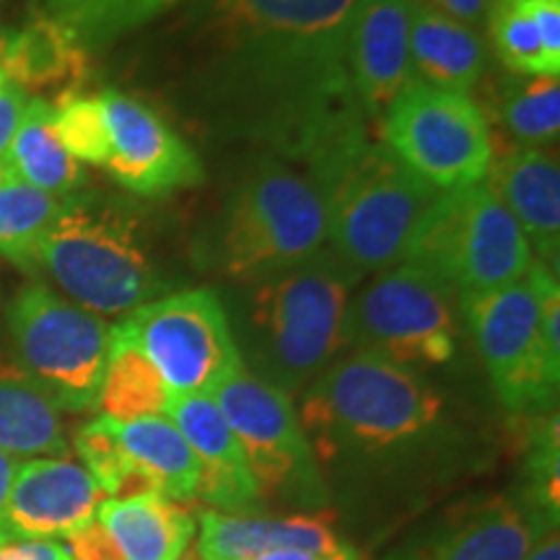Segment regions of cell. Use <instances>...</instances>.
I'll return each instance as SVG.
<instances>
[{
    "label": "cell",
    "mask_w": 560,
    "mask_h": 560,
    "mask_svg": "<svg viewBox=\"0 0 560 560\" xmlns=\"http://www.w3.org/2000/svg\"><path fill=\"white\" fill-rule=\"evenodd\" d=\"M361 0H192L174 30L170 100L213 140L306 166L374 128L355 96Z\"/></svg>",
    "instance_id": "1"
},
{
    "label": "cell",
    "mask_w": 560,
    "mask_h": 560,
    "mask_svg": "<svg viewBox=\"0 0 560 560\" xmlns=\"http://www.w3.org/2000/svg\"><path fill=\"white\" fill-rule=\"evenodd\" d=\"M304 429L319 470H389L444 450L452 439L444 397L416 369L353 350L301 397Z\"/></svg>",
    "instance_id": "2"
},
{
    "label": "cell",
    "mask_w": 560,
    "mask_h": 560,
    "mask_svg": "<svg viewBox=\"0 0 560 560\" xmlns=\"http://www.w3.org/2000/svg\"><path fill=\"white\" fill-rule=\"evenodd\" d=\"M304 170L325 202L327 247L363 278L402 262L420 219L439 198L374 128L340 140Z\"/></svg>",
    "instance_id": "3"
},
{
    "label": "cell",
    "mask_w": 560,
    "mask_h": 560,
    "mask_svg": "<svg viewBox=\"0 0 560 560\" xmlns=\"http://www.w3.org/2000/svg\"><path fill=\"white\" fill-rule=\"evenodd\" d=\"M361 280L327 247L280 276L249 283L242 319L255 376L293 395L342 359L348 304Z\"/></svg>",
    "instance_id": "4"
},
{
    "label": "cell",
    "mask_w": 560,
    "mask_h": 560,
    "mask_svg": "<svg viewBox=\"0 0 560 560\" xmlns=\"http://www.w3.org/2000/svg\"><path fill=\"white\" fill-rule=\"evenodd\" d=\"M39 268L94 314H130L170 291L136 208L102 195L62 198Z\"/></svg>",
    "instance_id": "5"
},
{
    "label": "cell",
    "mask_w": 560,
    "mask_h": 560,
    "mask_svg": "<svg viewBox=\"0 0 560 560\" xmlns=\"http://www.w3.org/2000/svg\"><path fill=\"white\" fill-rule=\"evenodd\" d=\"M327 249V215L319 187L304 166L276 156L242 174L223 202L215 262L249 285L296 268Z\"/></svg>",
    "instance_id": "6"
},
{
    "label": "cell",
    "mask_w": 560,
    "mask_h": 560,
    "mask_svg": "<svg viewBox=\"0 0 560 560\" xmlns=\"http://www.w3.org/2000/svg\"><path fill=\"white\" fill-rule=\"evenodd\" d=\"M454 293L490 291L527 278L535 265L520 223L486 182L439 192L402 257Z\"/></svg>",
    "instance_id": "7"
},
{
    "label": "cell",
    "mask_w": 560,
    "mask_h": 560,
    "mask_svg": "<svg viewBox=\"0 0 560 560\" xmlns=\"http://www.w3.org/2000/svg\"><path fill=\"white\" fill-rule=\"evenodd\" d=\"M346 338L348 348L416 371L450 363L459 338L454 291L418 265H392L353 291Z\"/></svg>",
    "instance_id": "8"
},
{
    "label": "cell",
    "mask_w": 560,
    "mask_h": 560,
    "mask_svg": "<svg viewBox=\"0 0 560 560\" xmlns=\"http://www.w3.org/2000/svg\"><path fill=\"white\" fill-rule=\"evenodd\" d=\"M21 371L60 410H96L109 359V327L100 314L70 304L47 285L30 283L9 310Z\"/></svg>",
    "instance_id": "9"
},
{
    "label": "cell",
    "mask_w": 560,
    "mask_h": 560,
    "mask_svg": "<svg viewBox=\"0 0 560 560\" xmlns=\"http://www.w3.org/2000/svg\"><path fill=\"white\" fill-rule=\"evenodd\" d=\"M380 138L408 170L446 192L488 179L493 138L467 94L410 81L380 120Z\"/></svg>",
    "instance_id": "10"
},
{
    "label": "cell",
    "mask_w": 560,
    "mask_h": 560,
    "mask_svg": "<svg viewBox=\"0 0 560 560\" xmlns=\"http://www.w3.org/2000/svg\"><path fill=\"white\" fill-rule=\"evenodd\" d=\"M120 325L164 380L170 397L210 395L244 369L229 314L208 289L166 293Z\"/></svg>",
    "instance_id": "11"
},
{
    "label": "cell",
    "mask_w": 560,
    "mask_h": 560,
    "mask_svg": "<svg viewBox=\"0 0 560 560\" xmlns=\"http://www.w3.org/2000/svg\"><path fill=\"white\" fill-rule=\"evenodd\" d=\"M459 310L503 408L520 416L556 408L560 363L545 348L529 272L501 289L459 293Z\"/></svg>",
    "instance_id": "12"
},
{
    "label": "cell",
    "mask_w": 560,
    "mask_h": 560,
    "mask_svg": "<svg viewBox=\"0 0 560 560\" xmlns=\"http://www.w3.org/2000/svg\"><path fill=\"white\" fill-rule=\"evenodd\" d=\"M213 400L242 441L260 499L268 495L301 506H322V470L291 395L244 366L213 392Z\"/></svg>",
    "instance_id": "13"
},
{
    "label": "cell",
    "mask_w": 560,
    "mask_h": 560,
    "mask_svg": "<svg viewBox=\"0 0 560 560\" xmlns=\"http://www.w3.org/2000/svg\"><path fill=\"white\" fill-rule=\"evenodd\" d=\"M109 159L104 164L117 185L140 198H164L202 182V164L192 145L166 117L136 96L104 91Z\"/></svg>",
    "instance_id": "14"
},
{
    "label": "cell",
    "mask_w": 560,
    "mask_h": 560,
    "mask_svg": "<svg viewBox=\"0 0 560 560\" xmlns=\"http://www.w3.org/2000/svg\"><path fill=\"white\" fill-rule=\"evenodd\" d=\"M102 495L79 462L66 457L24 462L0 520V542L68 540L96 520Z\"/></svg>",
    "instance_id": "15"
},
{
    "label": "cell",
    "mask_w": 560,
    "mask_h": 560,
    "mask_svg": "<svg viewBox=\"0 0 560 560\" xmlns=\"http://www.w3.org/2000/svg\"><path fill=\"white\" fill-rule=\"evenodd\" d=\"M166 416L187 439L198 459V493L202 501L226 514H249L260 503V488L252 478L242 441L210 395L170 397Z\"/></svg>",
    "instance_id": "16"
},
{
    "label": "cell",
    "mask_w": 560,
    "mask_h": 560,
    "mask_svg": "<svg viewBox=\"0 0 560 560\" xmlns=\"http://www.w3.org/2000/svg\"><path fill=\"white\" fill-rule=\"evenodd\" d=\"M410 13L412 0H361L355 11L350 73L355 96L374 125L412 81Z\"/></svg>",
    "instance_id": "17"
},
{
    "label": "cell",
    "mask_w": 560,
    "mask_h": 560,
    "mask_svg": "<svg viewBox=\"0 0 560 560\" xmlns=\"http://www.w3.org/2000/svg\"><path fill=\"white\" fill-rule=\"evenodd\" d=\"M488 185L509 208L527 240L532 257L558 272L560 260V166L545 149L514 145L493 156Z\"/></svg>",
    "instance_id": "18"
},
{
    "label": "cell",
    "mask_w": 560,
    "mask_h": 560,
    "mask_svg": "<svg viewBox=\"0 0 560 560\" xmlns=\"http://www.w3.org/2000/svg\"><path fill=\"white\" fill-rule=\"evenodd\" d=\"M270 550H299L327 560H361L330 524L312 516L265 520L255 514H226L208 509L200 514V560H249Z\"/></svg>",
    "instance_id": "19"
},
{
    "label": "cell",
    "mask_w": 560,
    "mask_h": 560,
    "mask_svg": "<svg viewBox=\"0 0 560 560\" xmlns=\"http://www.w3.org/2000/svg\"><path fill=\"white\" fill-rule=\"evenodd\" d=\"M558 520L524 495H499L459 520L425 560H524Z\"/></svg>",
    "instance_id": "20"
},
{
    "label": "cell",
    "mask_w": 560,
    "mask_h": 560,
    "mask_svg": "<svg viewBox=\"0 0 560 560\" xmlns=\"http://www.w3.org/2000/svg\"><path fill=\"white\" fill-rule=\"evenodd\" d=\"M0 73L26 96L32 94V100L55 96L62 102L79 94V86L86 81L89 52L60 24L45 13H34L24 26H16L5 45Z\"/></svg>",
    "instance_id": "21"
},
{
    "label": "cell",
    "mask_w": 560,
    "mask_h": 560,
    "mask_svg": "<svg viewBox=\"0 0 560 560\" xmlns=\"http://www.w3.org/2000/svg\"><path fill=\"white\" fill-rule=\"evenodd\" d=\"M490 52L482 32L446 16L425 0H412L410 68L412 81L467 94L486 75Z\"/></svg>",
    "instance_id": "22"
},
{
    "label": "cell",
    "mask_w": 560,
    "mask_h": 560,
    "mask_svg": "<svg viewBox=\"0 0 560 560\" xmlns=\"http://www.w3.org/2000/svg\"><path fill=\"white\" fill-rule=\"evenodd\" d=\"M125 560H179L195 535V516L161 493L107 499L96 509Z\"/></svg>",
    "instance_id": "23"
},
{
    "label": "cell",
    "mask_w": 560,
    "mask_h": 560,
    "mask_svg": "<svg viewBox=\"0 0 560 560\" xmlns=\"http://www.w3.org/2000/svg\"><path fill=\"white\" fill-rule=\"evenodd\" d=\"M0 452L11 457H66L60 408L21 369H0Z\"/></svg>",
    "instance_id": "24"
},
{
    "label": "cell",
    "mask_w": 560,
    "mask_h": 560,
    "mask_svg": "<svg viewBox=\"0 0 560 560\" xmlns=\"http://www.w3.org/2000/svg\"><path fill=\"white\" fill-rule=\"evenodd\" d=\"M52 117L55 107L50 102L30 96L5 164L37 190L68 198L83 185V172L60 143Z\"/></svg>",
    "instance_id": "25"
},
{
    "label": "cell",
    "mask_w": 560,
    "mask_h": 560,
    "mask_svg": "<svg viewBox=\"0 0 560 560\" xmlns=\"http://www.w3.org/2000/svg\"><path fill=\"white\" fill-rule=\"evenodd\" d=\"M170 389L122 325L109 327V359L100 392L102 416L117 423L164 416Z\"/></svg>",
    "instance_id": "26"
},
{
    "label": "cell",
    "mask_w": 560,
    "mask_h": 560,
    "mask_svg": "<svg viewBox=\"0 0 560 560\" xmlns=\"http://www.w3.org/2000/svg\"><path fill=\"white\" fill-rule=\"evenodd\" d=\"M117 433L125 452L151 475L161 495L177 503L195 499L200 480L198 459L166 412L117 423Z\"/></svg>",
    "instance_id": "27"
},
{
    "label": "cell",
    "mask_w": 560,
    "mask_h": 560,
    "mask_svg": "<svg viewBox=\"0 0 560 560\" xmlns=\"http://www.w3.org/2000/svg\"><path fill=\"white\" fill-rule=\"evenodd\" d=\"M62 208V198L24 182L0 164V255L21 270H39V247Z\"/></svg>",
    "instance_id": "28"
},
{
    "label": "cell",
    "mask_w": 560,
    "mask_h": 560,
    "mask_svg": "<svg viewBox=\"0 0 560 560\" xmlns=\"http://www.w3.org/2000/svg\"><path fill=\"white\" fill-rule=\"evenodd\" d=\"M495 115L520 145L545 149L560 136L558 75L509 73L495 89Z\"/></svg>",
    "instance_id": "29"
},
{
    "label": "cell",
    "mask_w": 560,
    "mask_h": 560,
    "mask_svg": "<svg viewBox=\"0 0 560 560\" xmlns=\"http://www.w3.org/2000/svg\"><path fill=\"white\" fill-rule=\"evenodd\" d=\"M164 0H45V16L73 34L83 50H100L151 21Z\"/></svg>",
    "instance_id": "30"
},
{
    "label": "cell",
    "mask_w": 560,
    "mask_h": 560,
    "mask_svg": "<svg viewBox=\"0 0 560 560\" xmlns=\"http://www.w3.org/2000/svg\"><path fill=\"white\" fill-rule=\"evenodd\" d=\"M75 452L96 486L109 499H138L145 493H159L156 482L136 459L125 452L117 420L107 416L94 418L75 433Z\"/></svg>",
    "instance_id": "31"
},
{
    "label": "cell",
    "mask_w": 560,
    "mask_h": 560,
    "mask_svg": "<svg viewBox=\"0 0 560 560\" xmlns=\"http://www.w3.org/2000/svg\"><path fill=\"white\" fill-rule=\"evenodd\" d=\"M486 30L490 45L509 73L520 75H560V60L545 50L527 0H493Z\"/></svg>",
    "instance_id": "32"
},
{
    "label": "cell",
    "mask_w": 560,
    "mask_h": 560,
    "mask_svg": "<svg viewBox=\"0 0 560 560\" xmlns=\"http://www.w3.org/2000/svg\"><path fill=\"white\" fill-rule=\"evenodd\" d=\"M60 143L75 161L104 166L109 159V128L102 96L70 94L55 104L52 117Z\"/></svg>",
    "instance_id": "33"
},
{
    "label": "cell",
    "mask_w": 560,
    "mask_h": 560,
    "mask_svg": "<svg viewBox=\"0 0 560 560\" xmlns=\"http://www.w3.org/2000/svg\"><path fill=\"white\" fill-rule=\"evenodd\" d=\"M66 550L73 560H125L117 542L112 540V535L104 529L100 520H94L81 532H75L73 537H68Z\"/></svg>",
    "instance_id": "34"
},
{
    "label": "cell",
    "mask_w": 560,
    "mask_h": 560,
    "mask_svg": "<svg viewBox=\"0 0 560 560\" xmlns=\"http://www.w3.org/2000/svg\"><path fill=\"white\" fill-rule=\"evenodd\" d=\"M26 102H30V96L19 86H13V83L5 81L0 86V164H5V159H9L11 143L16 138Z\"/></svg>",
    "instance_id": "35"
},
{
    "label": "cell",
    "mask_w": 560,
    "mask_h": 560,
    "mask_svg": "<svg viewBox=\"0 0 560 560\" xmlns=\"http://www.w3.org/2000/svg\"><path fill=\"white\" fill-rule=\"evenodd\" d=\"M527 9L535 19L545 50L560 60V0H527Z\"/></svg>",
    "instance_id": "36"
},
{
    "label": "cell",
    "mask_w": 560,
    "mask_h": 560,
    "mask_svg": "<svg viewBox=\"0 0 560 560\" xmlns=\"http://www.w3.org/2000/svg\"><path fill=\"white\" fill-rule=\"evenodd\" d=\"M5 560H73L66 545L55 540H11L0 542Z\"/></svg>",
    "instance_id": "37"
},
{
    "label": "cell",
    "mask_w": 560,
    "mask_h": 560,
    "mask_svg": "<svg viewBox=\"0 0 560 560\" xmlns=\"http://www.w3.org/2000/svg\"><path fill=\"white\" fill-rule=\"evenodd\" d=\"M433 9L444 11L446 16L462 21V24L472 26V30L482 32L488 24V13L493 0H425Z\"/></svg>",
    "instance_id": "38"
},
{
    "label": "cell",
    "mask_w": 560,
    "mask_h": 560,
    "mask_svg": "<svg viewBox=\"0 0 560 560\" xmlns=\"http://www.w3.org/2000/svg\"><path fill=\"white\" fill-rule=\"evenodd\" d=\"M16 470H19L16 457L0 452V520H3V511H5V503H9V493H11L13 478H16Z\"/></svg>",
    "instance_id": "39"
},
{
    "label": "cell",
    "mask_w": 560,
    "mask_h": 560,
    "mask_svg": "<svg viewBox=\"0 0 560 560\" xmlns=\"http://www.w3.org/2000/svg\"><path fill=\"white\" fill-rule=\"evenodd\" d=\"M524 560H560V540H558V529H550L548 535H542L537 540L535 548L527 552Z\"/></svg>",
    "instance_id": "40"
},
{
    "label": "cell",
    "mask_w": 560,
    "mask_h": 560,
    "mask_svg": "<svg viewBox=\"0 0 560 560\" xmlns=\"http://www.w3.org/2000/svg\"><path fill=\"white\" fill-rule=\"evenodd\" d=\"M249 560H327V558L306 556V552H299V550H270V552H262V556H255Z\"/></svg>",
    "instance_id": "41"
},
{
    "label": "cell",
    "mask_w": 560,
    "mask_h": 560,
    "mask_svg": "<svg viewBox=\"0 0 560 560\" xmlns=\"http://www.w3.org/2000/svg\"><path fill=\"white\" fill-rule=\"evenodd\" d=\"M13 32H16V26L5 24V21H0V55H3L5 45H9V39L13 37Z\"/></svg>",
    "instance_id": "42"
},
{
    "label": "cell",
    "mask_w": 560,
    "mask_h": 560,
    "mask_svg": "<svg viewBox=\"0 0 560 560\" xmlns=\"http://www.w3.org/2000/svg\"><path fill=\"white\" fill-rule=\"evenodd\" d=\"M34 3H37V0H0V13L16 9V5H34Z\"/></svg>",
    "instance_id": "43"
},
{
    "label": "cell",
    "mask_w": 560,
    "mask_h": 560,
    "mask_svg": "<svg viewBox=\"0 0 560 560\" xmlns=\"http://www.w3.org/2000/svg\"><path fill=\"white\" fill-rule=\"evenodd\" d=\"M179 560H200V556L195 550H190V552H185V556H182Z\"/></svg>",
    "instance_id": "44"
},
{
    "label": "cell",
    "mask_w": 560,
    "mask_h": 560,
    "mask_svg": "<svg viewBox=\"0 0 560 560\" xmlns=\"http://www.w3.org/2000/svg\"><path fill=\"white\" fill-rule=\"evenodd\" d=\"M164 3H166V5H172V3H177V0H164Z\"/></svg>",
    "instance_id": "45"
},
{
    "label": "cell",
    "mask_w": 560,
    "mask_h": 560,
    "mask_svg": "<svg viewBox=\"0 0 560 560\" xmlns=\"http://www.w3.org/2000/svg\"><path fill=\"white\" fill-rule=\"evenodd\" d=\"M3 83H5V79H3V73H0V86H3Z\"/></svg>",
    "instance_id": "46"
},
{
    "label": "cell",
    "mask_w": 560,
    "mask_h": 560,
    "mask_svg": "<svg viewBox=\"0 0 560 560\" xmlns=\"http://www.w3.org/2000/svg\"><path fill=\"white\" fill-rule=\"evenodd\" d=\"M0 560H5V556H3V550H0Z\"/></svg>",
    "instance_id": "47"
}]
</instances>
